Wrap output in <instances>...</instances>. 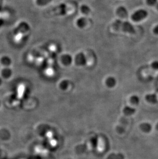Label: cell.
<instances>
[{
  "instance_id": "obj_3",
  "label": "cell",
  "mask_w": 158,
  "mask_h": 159,
  "mask_svg": "<svg viewBox=\"0 0 158 159\" xmlns=\"http://www.w3.org/2000/svg\"><path fill=\"white\" fill-rule=\"evenodd\" d=\"M75 62L78 66H84L87 63L86 57L83 53H79L76 55Z\"/></svg>"
},
{
  "instance_id": "obj_13",
  "label": "cell",
  "mask_w": 158,
  "mask_h": 159,
  "mask_svg": "<svg viewBox=\"0 0 158 159\" xmlns=\"http://www.w3.org/2000/svg\"><path fill=\"white\" fill-rule=\"evenodd\" d=\"M146 3L149 6H155L158 2V0H146Z\"/></svg>"
},
{
  "instance_id": "obj_11",
  "label": "cell",
  "mask_w": 158,
  "mask_h": 159,
  "mask_svg": "<svg viewBox=\"0 0 158 159\" xmlns=\"http://www.w3.org/2000/svg\"><path fill=\"white\" fill-rule=\"evenodd\" d=\"M57 10H58L57 12H58L59 15H65L66 13V5L65 4H62L60 5L58 8L57 9Z\"/></svg>"
},
{
  "instance_id": "obj_4",
  "label": "cell",
  "mask_w": 158,
  "mask_h": 159,
  "mask_svg": "<svg viewBox=\"0 0 158 159\" xmlns=\"http://www.w3.org/2000/svg\"><path fill=\"white\" fill-rule=\"evenodd\" d=\"M61 62L64 65L68 66L70 65L73 62V58L71 55L68 54H65L62 55L61 58Z\"/></svg>"
},
{
  "instance_id": "obj_17",
  "label": "cell",
  "mask_w": 158,
  "mask_h": 159,
  "mask_svg": "<svg viewBox=\"0 0 158 159\" xmlns=\"http://www.w3.org/2000/svg\"><path fill=\"white\" fill-rule=\"evenodd\" d=\"M155 7H156V10L158 11V2L157 3V4H156V5L155 6Z\"/></svg>"
},
{
  "instance_id": "obj_18",
  "label": "cell",
  "mask_w": 158,
  "mask_h": 159,
  "mask_svg": "<svg viewBox=\"0 0 158 159\" xmlns=\"http://www.w3.org/2000/svg\"><path fill=\"white\" fill-rule=\"evenodd\" d=\"M156 129L158 130V123L156 124Z\"/></svg>"
},
{
  "instance_id": "obj_6",
  "label": "cell",
  "mask_w": 158,
  "mask_h": 159,
  "mask_svg": "<svg viewBox=\"0 0 158 159\" xmlns=\"http://www.w3.org/2000/svg\"><path fill=\"white\" fill-rule=\"evenodd\" d=\"M12 62V60L9 57L5 55L0 57V65L2 67H10Z\"/></svg>"
},
{
  "instance_id": "obj_12",
  "label": "cell",
  "mask_w": 158,
  "mask_h": 159,
  "mask_svg": "<svg viewBox=\"0 0 158 159\" xmlns=\"http://www.w3.org/2000/svg\"><path fill=\"white\" fill-rule=\"evenodd\" d=\"M52 0H37V5L39 6H44V5H47L51 2Z\"/></svg>"
},
{
  "instance_id": "obj_14",
  "label": "cell",
  "mask_w": 158,
  "mask_h": 159,
  "mask_svg": "<svg viewBox=\"0 0 158 159\" xmlns=\"http://www.w3.org/2000/svg\"><path fill=\"white\" fill-rule=\"evenodd\" d=\"M152 68L155 70H158V61H155L152 63Z\"/></svg>"
},
{
  "instance_id": "obj_8",
  "label": "cell",
  "mask_w": 158,
  "mask_h": 159,
  "mask_svg": "<svg viewBox=\"0 0 158 159\" xmlns=\"http://www.w3.org/2000/svg\"><path fill=\"white\" fill-rule=\"evenodd\" d=\"M86 19L84 17L79 18L76 22V25L79 28H83L86 25Z\"/></svg>"
},
{
  "instance_id": "obj_16",
  "label": "cell",
  "mask_w": 158,
  "mask_h": 159,
  "mask_svg": "<svg viewBox=\"0 0 158 159\" xmlns=\"http://www.w3.org/2000/svg\"><path fill=\"white\" fill-rule=\"evenodd\" d=\"M4 0H0V7H2L3 3Z\"/></svg>"
},
{
  "instance_id": "obj_2",
  "label": "cell",
  "mask_w": 158,
  "mask_h": 159,
  "mask_svg": "<svg viewBox=\"0 0 158 159\" xmlns=\"http://www.w3.org/2000/svg\"><path fill=\"white\" fill-rule=\"evenodd\" d=\"M148 16L147 11L143 9H141L136 10L133 14H132L131 19L135 22H139L146 18Z\"/></svg>"
},
{
  "instance_id": "obj_1",
  "label": "cell",
  "mask_w": 158,
  "mask_h": 159,
  "mask_svg": "<svg viewBox=\"0 0 158 159\" xmlns=\"http://www.w3.org/2000/svg\"><path fill=\"white\" fill-rule=\"evenodd\" d=\"M113 25L116 29L119 28L120 30H123V32H128L131 34L134 33L135 32L133 26L128 22L122 21L118 20L115 21Z\"/></svg>"
},
{
  "instance_id": "obj_15",
  "label": "cell",
  "mask_w": 158,
  "mask_h": 159,
  "mask_svg": "<svg viewBox=\"0 0 158 159\" xmlns=\"http://www.w3.org/2000/svg\"><path fill=\"white\" fill-rule=\"evenodd\" d=\"M153 33L155 35H158V25H156L153 28Z\"/></svg>"
},
{
  "instance_id": "obj_7",
  "label": "cell",
  "mask_w": 158,
  "mask_h": 159,
  "mask_svg": "<svg viewBox=\"0 0 158 159\" xmlns=\"http://www.w3.org/2000/svg\"><path fill=\"white\" fill-rule=\"evenodd\" d=\"M116 12L119 17L122 18H126L128 15L127 9L124 7H119L118 9H116Z\"/></svg>"
},
{
  "instance_id": "obj_5",
  "label": "cell",
  "mask_w": 158,
  "mask_h": 159,
  "mask_svg": "<svg viewBox=\"0 0 158 159\" xmlns=\"http://www.w3.org/2000/svg\"><path fill=\"white\" fill-rule=\"evenodd\" d=\"M12 74V71L10 67H2L0 70V75L3 78L10 77Z\"/></svg>"
},
{
  "instance_id": "obj_9",
  "label": "cell",
  "mask_w": 158,
  "mask_h": 159,
  "mask_svg": "<svg viewBox=\"0 0 158 159\" xmlns=\"http://www.w3.org/2000/svg\"><path fill=\"white\" fill-rule=\"evenodd\" d=\"M141 129L144 132L147 133L149 132L152 129V126L150 124L147 123H145L141 125Z\"/></svg>"
},
{
  "instance_id": "obj_10",
  "label": "cell",
  "mask_w": 158,
  "mask_h": 159,
  "mask_svg": "<svg viewBox=\"0 0 158 159\" xmlns=\"http://www.w3.org/2000/svg\"><path fill=\"white\" fill-rule=\"evenodd\" d=\"M81 11L82 13H83L84 15H87L90 12V7L87 5L84 4V5H82L81 7Z\"/></svg>"
}]
</instances>
